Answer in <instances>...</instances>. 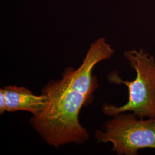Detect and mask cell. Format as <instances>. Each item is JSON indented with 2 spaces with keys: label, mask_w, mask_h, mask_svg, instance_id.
<instances>
[{
  "label": "cell",
  "mask_w": 155,
  "mask_h": 155,
  "mask_svg": "<svg viewBox=\"0 0 155 155\" xmlns=\"http://www.w3.org/2000/svg\"><path fill=\"white\" fill-rule=\"evenodd\" d=\"M114 53L106 39L100 38L91 45L78 68L67 67L60 79L50 81L42 89L47 105L29 122L47 144L57 148L70 143L82 144L89 139V133L79 121V113L92 102L99 87L97 77L93 75L94 67Z\"/></svg>",
  "instance_id": "6da1fadb"
},
{
  "label": "cell",
  "mask_w": 155,
  "mask_h": 155,
  "mask_svg": "<svg viewBox=\"0 0 155 155\" xmlns=\"http://www.w3.org/2000/svg\"><path fill=\"white\" fill-rule=\"evenodd\" d=\"M6 111V105L5 95L2 90H0V114L2 115Z\"/></svg>",
  "instance_id": "5b68a950"
},
{
  "label": "cell",
  "mask_w": 155,
  "mask_h": 155,
  "mask_svg": "<svg viewBox=\"0 0 155 155\" xmlns=\"http://www.w3.org/2000/svg\"><path fill=\"white\" fill-rule=\"evenodd\" d=\"M124 57L136 72L133 81L122 80L117 71H112L108 76L110 83L123 84L129 91L127 103L121 106L105 104L102 111L107 116L132 111L139 118L145 117L155 118V59L144 50L125 51Z\"/></svg>",
  "instance_id": "7a4b0ae2"
},
{
  "label": "cell",
  "mask_w": 155,
  "mask_h": 155,
  "mask_svg": "<svg viewBox=\"0 0 155 155\" xmlns=\"http://www.w3.org/2000/svg\"><path fill=\"white\" fill-rule=\"evenodd\" d=\"M1 89L5 95L6 111H26L36 116L47 105L48 99L45 94L36 95L26 87L17 86H8Z\"/></svg>",
  "instance_id": "277c9868"
},
{
  "label": "cell",
  "mask_w": 155,
  "mask_h": 155,
  "mask_svg": "<svg viewBox=\"0 0 155 155\" xmlns=\"http://www.w3.org/2000/svg\"><path fill=\"white\" fill-rule=\"evenodd\" d=\"M133 113L113 116L95 131L98 143H111L112 151L119 155H136L139 150H155V118L144 120Z\"/></svg>",
  "instance_id": "3957f363"
}]
</instances>
